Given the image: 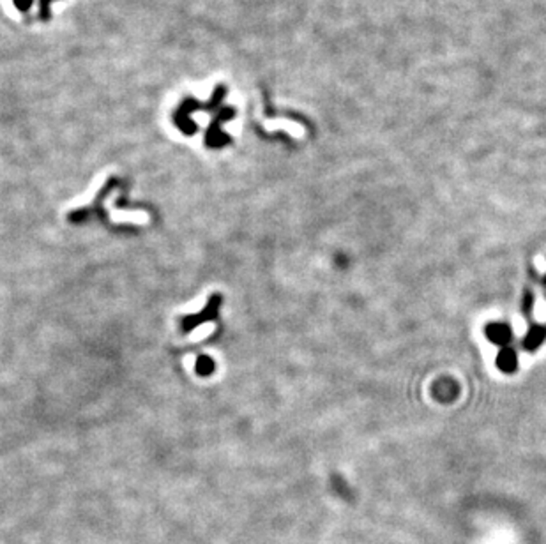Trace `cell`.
<instances>
[{"mask_svg": "<svg viewBox=\"0 0 546 544\" xmlns=\"http://www.w3.org/2000/svg\"><path fill=\"white\" fill-rule=\"evenodd\" d=\"M200 370L203 371V375L209 373V370H212V363L209 359H202L200 361Z\"/></svg>", "mask_w": 546, "mask_h": 544, "instance_id": "1", "label": "cell"}, {"mask_svg": "<svg viewBox=\"0 0 546 544\" xmlns=\"http://www.w3.org/2000/svg\"><path fill=\"white\" fill-rule=\"evenodd\" d=\"M28 4H30V0H16V6L20 7V9H25V7H28Z\"/></svg>", "mask_w": 546, "mask_h": 544, "instance_id": "2", "label": "cell"}, {"mask_svg": "<svg viewBox=\"0 0 546 544\" xmlns=\"http://www.w3.org/2000/svg\"><path fill=\"white\" fill-rule=\"evenodd\" d=\"M48 2H50V0H42V9H45V16H46V14H48V13H46V7H48Z\"/></svg>", "mask_w": 546, "mask_h": 544, "instance_id": "3", "label": "cell"}]
</instances>
